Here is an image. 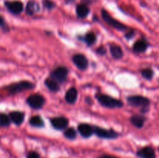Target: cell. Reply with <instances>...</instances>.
<instances>
[{
    "label": "cell",
    "instance_id": "obj_1",
    "mask_svg": "<svg viewBox=\"0 0 159 158\" xmlns=\"http://www.w3.org/2000/svg\"><path fill=\"white\" fill-rule=\"evenodd\" d=\"M96 99L99 101V103L107 108H120L124 105L123 102L120 100L114 99V98L104 94H97Z\"/></svg>",
    "mask_w": 159,
    "mask_h": 158
},
{
    "label": "cell",
    "instance_id": "obj_2",
    "mask_svg": "<svg viewBox=\"0 0 159 158\" xmlns=\"http://www.w3.org/2000/svg\"><path fill=\"white\" fill-rule=\"evenodd\" d=\"M34 84L28 81H22L17 83L12 84L7 87V90L10 94H16V93L22 92L23 91L28 89H33L34 88Z\"/></svg>",
    "mask_w": 159,
    "mask_h": 158
},
{
    "label": "cell",
    "instance_id": "obj_3",
    "mask_svg": "<svg viewBox=\"0 0 159 158\" xmlns=\"http://www.w3.org/2000/svg\"><path fill=\"white\" fill-rule=\"evenodd\" d=\"M93 133L99 138L102 139H115L118 137V133L113 129H107L98 126H93Z\"/></svg>",
    "mask_w": 159,
    "mask_h": 158
},
{
    "label": "cell",
    "instance_id": "obj_4",
    "mask_svg": "<svg viewBox=\"0 0 159 158\" xmlns=\"http://www.w3.org/2000/svg\"><path fill=\"white\" fill-rule=\"evenodd\" d=\"M26 102L31 108L38 109V108H42L43 106L45 103V99L41 94H34L27 98Z\"/></svg>",
    "mask_w": 159,
    "mask_h": 158
},
{
    "label": "cell",
    "instance_id": "obj_5",
    "mask_svg": "<svg viewBox=\"0 0 159 158\" xmlns=\"http://www.w3.org/2000/svg\"><path fill=\"white\" fill-rule=\"evenodd\" d=\"M102 17L103 19V20L105 22H107L109 25H110L111 26H113L115 29H118V30H124V29H127V26L125 25L122 24L120 22H119L118 20H115L113 17H112L110 14L108 13V12L104 9L102 10Z\"/></svg>",
    "mask_w": 159,
    "mask_h": 158
},
{
    "label": "cell",
    "instance_id": "obj_6",
    "mask_svg": "<svg viewBox=\"0 0 159 158\" xmlns=\"http://www.w3.org/2000/svg\"><path fill=\"white\" fill-rule=\"evenodd\" d=\"M127 102L130 105L134 106H141L143 108H145L150 103V101L146 97L141 95H131L127 97Z\"/></svg>",
    "mask_w": 159,
    "mask_h": 158
},
{
    "label": "cell",
    "instance_id": "obj_7",
    "mask_svg": "<svg viewBox=\"0 0 159 158\" xmlns=\"http://www.w3.org/2000/svg\"><path fill=\"white\" fill-rule=\"evenodd\" d=\"M68 71L65 67L59 66L51 73V77L57 82H64L67 78Z\"/></svg>",
    "mask_w": 159,
    "mask_h": 158
},
{
    "label": "cell",
    "instance_id": "obj_8",
    "mask_svg": "<svg viewBox=\"0 0 159 158\" xmlns=\"http://www.w3.org/2000/svg\"><path fill=\"white\" fill-rule=\"evenodd\" d=\"M5 6L8 10L13 14H20L23 10V5L20 1H7L5 2Z\"/></svg>",
    "mask_w": 159,
    "mask_h": 158
},
{
    "label": "cell",
    "instance_id": "obj_9",
    "mask_svg": "<svg viewBox=\"0 0 159 158\" xmlns=\"http://www.w3.org/2000/svg\"><path fill=\"white\" fill-rule=\"evenodd\" d=\"M73 63L75 64L79 69L80 70H85L88 68L89 62L87 58L85 55L82 54H77L73 56L72 57Z\"/></svg>",
    "mask_w": 159,
    "mask_h": 158
},
{
    "label": "cell",
    "instance_id": "obj_10",
    "mask_svg": "<svg viewBox=\"0 0 159 158\" xmlns=\"http://www.w3.org/2000/svg\"><path fill=\"white\" fill-rule=\"evenodd\" d=\"M51 125L56 129H66L68 125V119L63 116L55 117L51 119Z\"/></svg>",
    "mask_w": 159,
    "mask_h": 158
},
{
    "label": "cell",
    "instance_id": "obj_11",
    "mask_svg": "<svg viewBox=\"0 0 159 158\" xmlns=\"http://www.w3.org/2000/svg\"><path fill=\"white\" fill-rule=\"evenodd\" d=\"M137 156L140 158H155L156 154L154 149L151 147H144L137 152Z\"/></svg>",
    "mask_w": 159,
    "mask_h": 158
},
{
    "label": "cell",
    "instance_id": "obj_12",
    "mask_svg": "<svg viewBox=\"0 0 159 158\" xmlns=\"http://www.w3.org/2000/svg\"><path fill=\"white\" fill-rule=\"evenodd\" d=\"M78 130L83 137L89 138L93 135V128L91 125L85 123H81L78 125Z\"/></svg>",
    "mask_w": 159,
    "mask_h": 158
},
{
    "label": "cell",
    "instance_id": "obj_13",
    "mask_svg": "<svg viewBox=\"0 0 159 158\" xmlns=\"http://www.w3.org/2000/svg\"><path fill=\"white\" fill-rule=\"evenodd\" d=\"M78 91L75 88H71L65 93V101L69 104H74L77 100Z\"/></svg>",
    "mask_w": 159,
    "mask_h": 158
},
{
    "label": "cell",
    "instance_id": "obj_14",
    "mask_svg": "<svg viewBox=\"0 0 159 158\" xmlns=\"http://www.w3.org/2000/svg\"><path fill=\"white\" fill-rule=\"evenodd\" d=\"M9 118L11 121L16 125H20L24 120V114L21 112L14 111L9 113Z\"/></svg>",
    "mask_w": 159,
    "mask_h": 158
},
{
    "label": "cell",
    "instance_id": "obj_15",
    "mask_svg": "<svg viewBox=\"0 0 159 158\" xmlns=\"http://www.w3.org/2000/svg\"><path fill=\"white\" fill-rule=\"evenodd\" d=\"M89 13V8L86 4H79L76 7V14L79 18H85Z\"/></svg>",
    "mask_w": 159,
    "mask_h": 158
},
{
    "label": "cell",
    "instance_id": "obj_16",
    "mask_svg": "<svg viewBox=\"0 0 159 158\" xmlns=\"http://www.w3.org/2000/svg\"><path fill=\"white\" fill-rule=\"evenodd\" d=\"M144 121H145V118L141 115H134L131 118H130V122L133 124L134 126L138 127V128H141L143 127L144 124Z\"/></svg>",
    "mask_w": 159,
    "mask_h": 158
},
{
    "label": "cell",
    "instance_id": "obj_17",
    "mask_svg": "<svg viewBox=\"0 0 159 158\" xmlns=\"http://www.w3.org/2000/svg\"><path fill=\"white\" fill-rule=\"evenodd\" d=\"M148 48V43L143 40H138L134 43L133 50L137 53H142L145 51Z\"/></svg>",
    "mask_w": 159,
    "mask_h": 158
},
{
    "label": "cell",
    "instance_id": "obj_18",
    "mask_svg": "<svg viewBox=\"0 0 159 158\" xmlns=\"http://www.w3.org/2000/svg\"><path fill=\"white\" fill-rule=\"evenodd\" d=\"M110 53H111V55L113 56V57L116 59L121 58L124 55V52H123L120 46L116 44H112L110 46Z\"/></svg>",
    "mask_w": 159,
    "mask_h": 158
},
{
    "label": "cell",
    "instance_id": "obj_19",
    "mask_svg": "<svg viewBox=\"0 0 159 158\" xmlns=\"http://www.w3.org/2000/svg\"><path fill=\"white\" fill-rule=\"evenodd\" d=\"M39 10V5L35 1L28 2L26 7V12L28 15H34Z\"/></svg>",
    "mask_w": 159,
    "mask_h": 158
},
{
    "label": "cell",
    "instance_id": "obj_20",
    "mask_svg": "<svg viewBox=\"0 0 159 158\" xmlns=\"http://www.w3.org/2000/svg\"><path fill=\"white\" fill-rule=\"evenodd\" d=\"M45 85L49 88L51 91H57L59 89V85L58 82L57 81H55L54 79L49 77V78H47L44 81Z\"/></svg>",
    "mask_w": 159,
    "mask_h": 158
},
{
    "label": "cell",
    "instance_id": "obj_21",
    "mask_svg": "<svg viewBox=\"0 0 159 158\" xmlns=\"http://www.w3.org/2000/svg\"><path fill=\"white\" fill-rule=\"evenodd\" d=\"M30 124L34 127H42L44 125L43 120L40 116H34L29 121Z\"/></svg>",
    "mask_w": 159,
    "mask_h": 158
},
{
    "label": "cell",
    "instance_id": "obj_22",
    "mask_svg": "<svg viewBox=\"0 0 159 158\" xmlns=\"http://www.w3.org/2000/svg\"><path fill=\"white\" fill-rule=\"evenodd\" d=\"M10 118L5 113H0V127H7L10 125Z\"/></svg>",
    "mask_w": 159,
    "mask_h": 158
},
{
    "label": "cell",
    "instance_id": "obj_23",
    "mask_svg": "<svg viewBox=\"0 0 159 158\" xmlns=\"http://www.w3.org/2000/svg\"><path fill=\"white\" fill-rule=\"evenodd\" d=\"M85 42L89 46L94 44L96 40V36L93 32H89L85 37Z\"/></svg>",
    "mask_w": 159,
    "mask_h": 158
},
{
    "label": "cell",
    "instance_id": "obj_24",
    "mask_svg": "<svg viewBox=\"0 0 159 158\" xmlns=\"http://www.w3.org/2000/svg\"><path fill=\"white\" fill-rule=\"evenodd\" d=\"M65 137L68 139H75L76 138V131L74 128H68L64 133Z\"/></svg>",
    "mask_w": 159,
    "mask_h": 158
},
{
    "label": "cell",
    "instance_id": "obj_25",
    "mask_svg": "<svg viewBox=\"0 0 159 158\" xmlns=\"http://www.w3.org/2000/svg\"><path fill=\"white\" fill-rule=\"evenodd\" d=\"M141 75L143 77H144L147 80H150L152 78L154 75V71L151 68H145L141 71Z\"/></svg>",
    "mask_w": 159,
    "mask_h": 158
},
{
    "label": "cell",
    "instance_id": "obj_26",
    "mask_svg": "<svg viewBox=\"0 0 159 158\" xmlns=\"http://www.w3.org/2000/svg\"><path fill=\"white\" fill-rule=\"evenodd\" d=\"M43 3L44 7L48 9H52L55 7V4L52 1H51V0H43Z\"/></svg>",
    "mask_w": 159,
    "mask_h": 158
},
{
    "label": "cell",
    "instance_id": "obj_27",
    "mask_svg": "<svg viewBox=\"0 0 159 158\" xmlns=\"http://www.w3.org/2000/svg\"><path fill=\"white\" fill-rule=\"evenodd\" d=\"M26 158H40V154L36 151H30L26 154Z\"/></svg>",
    "mask_w": 159,
    "mask_h": 158
},
{
    "label": "cell",
    "instance_id": "obj_28",
    "mask_svg": "<svg viewBox=\"0 0 159 158\" xmlns=\"http://www.w3.org/2000/svg\"><path fill=\"white\" fill-rule=\"evenodd\" d=\"M134 31L130 29V30H128V32L125 33V37L127 39H130L134 37Z\"/></svg>",
    "mask_w": 159,
    "mask_h": 158
},
{
    "label": "cell",
    "instance_id": "obj_29",
    "mask_svg": "<svg viewBox=\"0 0 159 158\" xmlns=\"http://www.w3.org/2000/svg\"><path fill=\"white\" fill-rule=\"evenodd\" d=\"M97 52L99 53V54H101V55H103V54H105L106 53H107V50H106V48L103 47V46H100V47H99L97 49Z\"/></svg>",
    "mask_w": 159,
    "mask_h": 158
},
{
    "label": "cell",
    "instance_id": "obj_30",
    "mask_svg": "<svg viewBox=\"0 0 159 158\" xmlns=\"http://www.w3.org/2000/svg\"><path fill=\"white\" fill-rule=\"evenodd\" d=\"M98 158H119L116 156H113V155H109V154H102L100 156H99Z\"/></svg>",
    "mask_w": 159,
    "mask_h": 158
},
{
    "label": "cell",
    "instance_id": "obj_31",
    "mask_svg": "<svg viewBox=\"0 0 159 158\" xmlns=\"http://www.w3.org/2000/svg\"><path fill=\"white\" fill-rule=\"evenodd\" d=\"M3 24H4V19L2 15H0V26H2Z\"/></svg>",
    "mask_w": 159,
    "mask_h": 158
},
{
    "label": "cell",
    "instance_id": "obj_32",
    "mask_svg": "<svg viewBox=\"0 0 159 158\" xmlns=\"http://www.w3.org/2000/svg\"><path fill=\"white\" fill-rule=\"evenodd\" d=\"M158 150H159V148H158Z\"/></svg>",
    "mask_w": 159,
    "mask_h": 158
}]
</instances>
